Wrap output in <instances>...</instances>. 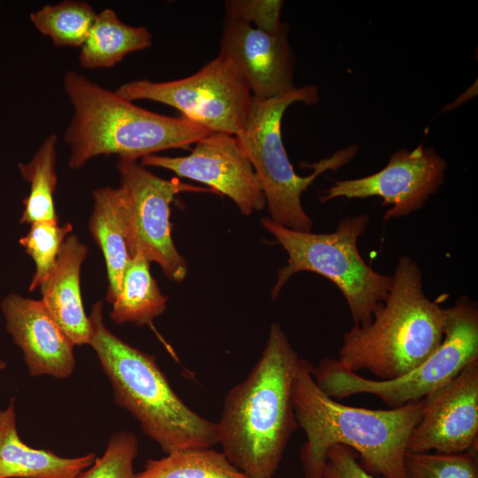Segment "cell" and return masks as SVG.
<instances>
[{"label": "cell", "instance_id": "cell-5", "mask_svg": "<svg viewBox=\"0 0 478 478\" xmlns=\"http://www.w3.org/2000/svg\"><path fill=\"white\" fill-rule=\"evenodd\" d=\"M392 287L370 324L353 325L343 336L338 360L381 380L398 378L423 363L441 344L446 312L423 290L422 274L407 256L397 259Z\"/></svg>", "mask_w": 478, "mask_h": 478}, {"label": "cell", "instance_id": "cell-27", "mask_svg": "<svg viewBox=\"0 0 478 478\" xmlns=\"http://www.w3.org/2000/svg\"><path fill=\"white\" fill-rule=\"evenodd\" d=\"M282 5L283 1L281 0H229L225 4V17L248 23L266 32H275L282 25Z\"/></svg>", "mask_w": 478, "mask_h": 478}, {"label": "cell", "instance_id": "cell-2", "mask_svg": "<svg viewBox=\"0 0 478 478\" xmlns=\"http://www.w3.org/2000/svg\"><path fill=\"white\" fill-rule=\"evenodd\" d=\"M299 358L283 330L273 323L258 362L226 395L217 423L219 444L251 478H273L298 427L292 382Z\"/></svg>", "mask_w": 478, "mask_h": 478}, {"label": "cell", "instance_id": "cell-12", "mask_svg": "<svg viewBox=\"0 0 478 478\" xmlns=\"http://www.w3.org/2000/svg\"><path fill=\"white\" fill-rule=\"evenodd\" d=\"M195 144L188 156L148 155L142 158L141 164L208 185L232 199L244 215L266 206L260 181L235 135L211 132Z\"/></svg>", "mask_w": 478, "mask_h": 478}, {"label": "cell", "instance_id": "cell-7", "mask_svg": "<svg viewBox=\"0 0 478 478\" xmlns=\"http://www.w3.org/2000/svg\"><path fill=\"white\" fill-rule=\"evenodd\" d=\"M318 101L319 89L315 85L294 88L274 98L253 97L247 120L235 135L260 181L270 219L304 232L312 231L313 222L302 206L303 192L320 174L343 166L358 151L356 145L345 147L311 165L312 174L303 177L295 173L283 145L281 120L291 104L312 105Z\"/></svg>", "mask_w": 478, "mask_h": 478}, {"label": "cell", "instance_id": "cell-9", "mask_svg": "<svg viewBox=\"0 0 478 478\" xmlns=\"http://www.w3.org/2000/svg\"><path fill=\"white\" fill-rule=\"evenodd\" d=\"M115 92L131 102L150 100L172 106L211 132L233 135L243 127L253 100L239 71L220 54L186 78L131 81Z\"/></svg>", "mask_w": 478, "mask_h": 478}, {"label": "cell", "instance_id": "cell-10", "mask_svg": "<svg viewBox=\"0 0 478 478\" xmlns=\"http://www.w3.org/2000/svg\"><path fill=\"white\" fill-rule=\"evenodd\" d=\"M120 188L123 194L127 244L130 257L143 255L157 263L171 281H184L188 267L172 237L170 205L185 191H212L160 178L137 160L119 158Z\"/></svg>", "mask_w": 478, "mask_h": 478}, {"label": "cell", "instance_id": "cell-28", "mask_svg": "<svg viewBox=\"0 0 478 478\" xmlns=\"http://www.w3.org/2000/svg\"><path fill=\"white\" fill-rule=\"evenodd\" d=\"M322 478H379L362 467L358 454L346 445L328 449Z\"/></svg>", "mask_w": 478, "mask_h": 478}, {"label": "cell", "instance_id": "cell-3", "mask_svg": "<svg viewBox=\"0 0 478 478\" xmlns=\"http://www.w3.org/2000/svg\"><path fill=\"white\" fill-rule=\"evenodd\" d=\"M63 89L73 109L63 135L73 170L98 156L137 160L169 149H185L211 133L182 116L142 108L76 71L66 73Z\"/></svg>", "mask_w": 478, "mask_h": 478}, {"label": "cell", "instance_id": "cell-20", "mask_svg": "<svg viewBox=\"0 0 478 478\" xmlns=\"http://www.w3.org/2000/svg\"><path fill=\"white\" fill-rule=\"evenodd\" d=\"M165 296L150 271V261L141 253L127 261L118 297L112 304L110 318L118 325H150L166 309Z\"/></svg>", "mask_w": 478, "mask_h": 478}, {"label": "cell", "instance_id": "cell-29", "mask_svg": "<svg viewBox=\"0 0 478 478\" xmlns=\"http://www.w3.org/2000/svg\"><path fill=\"white\" fill-rule=\"evenodd\" d=\"M7 364L5 361L0 359V371L4 370L6 367Z\"/></svg>", "mask_w": 478, "mask_h": 478}, {"label": "cell", "instance_id": "cell-6", "mask_svg": "<svg viewBox=\"0 0 478 478\" xmlns=\"http://www.w3.org/2000/svg\"><path fill=\"white\" fill-rule=\"evenodd\" d=\"M369 220V214L345 217L335 231L315 234L294 230L263 218L264 227L288 254L286 266L278 272L272 298L279 296L295 274L312 272L328 279L342 292L355 326L370 324L393 280L392 275L374 271L358 251V240L366 232Z\"/></svg>", "mask_w": 478, "mask_h": 478}, {"label": "cell", "instance_id": "cell-17", "mask_svg": "<svg viewBox=\"0 0 478 478\" xmlns=\"http://www.w3.org/2000/svg\"><path fill=\"white\" fill-rule=\"evenodd\" d=\"M96 458L94 452L63 458L32 448L19 436L14 397L0 411V478H78Z\"/></svg>", "mask_w": 478, "mask_h": 478}, {"label": "cell", "instance_id": "cell-25", "mask_svg": "<svg viewBox=\"0 0 478 478\" xmlns=\"http://www.w3.org/2000/svg\"><path fill=\"white\" fill-rule=\"evenodd\" d=\"M478 448L460 453L406 452V478H478Z\"/></svg>", "mask_w": 478, "mask_h": 478}, {"label": "cell", "instance_id": "cell-22", "mask_svg": "<svg viewBox=\"0 0 478 478\" xmlns=\"http://www.w3.org/2000/svg\"><path fill=\"white\" fill-rule=\"evenodd\" d=\"M135 478H251L236 468L223 452L212 448H190L148 459Z\"/></svg>", "mask_w": 478, "mask_h": 478}, {"label": "cell", "instance_id": "cell-11", "mask_svg": "<svg viewBox=\"0 0 478 478\" xmlns=\"http://www.w3.org/2000/svg\"><path fill=\"white\" fill-rule=\"evenodd\" d=\"M447 163L432 147L420 145L412 150L394 152L384 168L358 179L335 181L320 197L321 203L337 197H379L391 205L385 221L420 210L444 181Z\"/></svg>", "mask_w": 478, "mask_h": 478}, {"label": "cell", "instance_id": "cell-16", "mask_svg": "<svg viewBox=\"0 0 478 478\" xmlns=\"http://www.w3.org/2000/svg\"><path fill=\"white\" fill-rule=\"evenodd\" d=\"M88 247L69 235L48 279L40 286L42 301L49 313L74 346L89 345L91 328L81 293V269Z\"/></svg>", "mask_w": 478, "mask_h": 478}, {"label": "cell", "instance_id": "cell-15", "mask_svg": "<svg viewBox=\"0 0 478 478\" xmlns=\"http://www.w3.org/2000/svg\"><path fill=\"white\" fill-rule=\"evenodd\" d=\"M5 328L21 350L32 376L68 378L75 369L74 344L42 300L9 294L1 302Z\"/></svg>", "mask_w": 478, "mask_h": 478}, {"label": "cell", "instance_id": "cell-14", "mask_svg": "<svg viewBox=\"0 0 478 478\" xmlns=\"http://www.w3.org/2000/svg\"><path fill=\"white\" fill-rule=\"evenodd\" d=\"M288 32L287 23L275 32H266L225 17L220 54L235 65L253 97L274 98L295 88Z\"/></svg>", "mask_w": 478, "mask_h": 478}, {"label": "cell", "instance_id": "cell-4", "mask_svg": "<svg viewBox=\"0 0 478 478\" xmlns=\"http://www.w3.org/2000/svg\"><path fill=\"white\" fill-rule=\"evenodd\" d=\"M89 319V345L110 381L114 400L137 420L147 436L166 454L219 444L217 423L194 412L179 397L156 357L107 328L101 301L92 305Z\"/></svg>", "mask_w": 478, "mask_h": 478}, {"label": "cell", "instance_id": "cell-13", "mask_svg": "<svg viewBox=\"0 0 478 478\" xmlns=\"http://www.w3.org/2000/svg\"><path fill=\"white\" fill-rule=\"evenodd\" d=\"M478 359L422 399L407 452L460 453L478 448Z\"/></svg>", "mask_w": 478, "mask_h": 478}, {"label": "cell", "instance_id": "cell-21", "mask_svg": "<svg viewBox=\"0 0 478 478\" xmlns=\"http://www.w3.org/2000/svg\"><path fill=\"white\" fill-rule=\"evenodd\" d=\"M57 143L58 136L49 135L28 162L18 165L21 177L30 185L29 193L23 200L20 223L58 221L54 206L58 185Z\"/></svg>", "mask_w": 478, "mask_h": 478}, {"label": "cell", "instance_id": "cell-1", "mask_svg": "<svg viewBox=\"0 0 478 478\" xmlns=\"http://www.w3.org/2000/svg\"><path fill=\"white\" fill-rule=\"evenodd\" d=\"M312 368L300 358L292 382L296 420L306 436L299 453L304 477L322 478L328 449L342 444L356 451L368 473L406 478L405 456L421 419L422 400L387 410L343 405L318 387Z\"/></svg>", "mask_w": 478, "mask_h": 478}, {"label": "cell", "instance_id": "cell-19", "mask_svg": "<svg viewBox=\"0 0 478 478\" xmlns=\"http://www.w3.org/2000/svg\"><path fill=\"white\" fill-rule=\"evenodd\" d=\"M151 39L145 27L126 24L112 9L106 8L96 13L81 47L79 64L84 69L112 67L127 55L149 48Z\"/></svg>", "mask_w": 478, "mask_h": 478}, {"label": "cell", "instance_id": "cell-24", "mask_svg": "<svg viewBox=\"0 0 478 478\" xmlns=\"http://www.w3.org/2000/svg\"><path fill=\"white\" fill-rule=\"evenodd\" d=\"M72 231L71 223L59 225L58 221H40L31 224L27 234L19 239V244L35 264L29 292L40 288L48 279L62 245Z\"/></svg>", "mask_w": 478, "mask_h": 478}, {"label": "cell", "instance_id": "cell-26", "mask_svg": "<svg viewBox=\"0 0 478 478\" xmlns=\"http://www.w3.org/2000/svg\"><path fill=\"white\" fill-rule=\"evenodd\" d=\"M138 453V439L134 432L116 431L109 438L101 458L78 478H135L134 461Z\"/></svg>", "mask_w": 478, "mask_h": 478}, {"label": "cell", "instance_id": "cell-23", "mask_svg": "<svg viewBox=\"0 0 478 478\" xmlns=\"http://www.w3.org/2000/svg\"><path fill=\"white\" fill-rule=\"evenodd\" d=\"M96 13L87 2L65 0L44 5L32 12L29 18L35 27L49 37L55 47L81 48Z\"/></svg>", "mask_w": 478, "mask_h": 478}, {"label": "cell", "instance_id": "cell-8", "mask_svg": "<svg viewBox=\"0 0 478 478\" xmlns=\"http://www.w3.org/2000/svg\"><path fill=\"white\" fill-rule=\"evenodd\" d=\"M446 323L439 347L419 366L396 379L372 380L344 367L337 358H324L312 375L328 397L343 399L366 393L379 397L389 408L422 400L478 359V307L466 297L445 308Z\"/></svg>", "mask_w": 478, "mask_h": 478}, {"label": "cell", "instance_id": "cell-18", "mask_svg": "<svg viewBox=\"0 0 478 478\" xmlns=\"http://www.w3.org/2000/svg\"><path fill=\"white\" fill-rule=\"evenodd\" d=\"M92 197L89 229L104 258L108 277L105 299L112 305L120 293L123 273L130 258L123 194L120 187H100L93 190Z\"/></svg>", "mask_w": 478, "mask_h": 478}]
</instances>
